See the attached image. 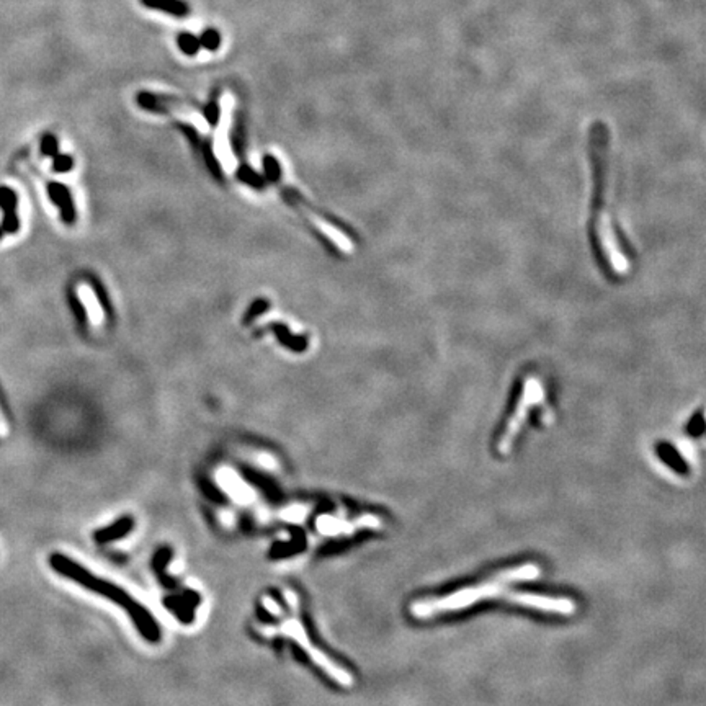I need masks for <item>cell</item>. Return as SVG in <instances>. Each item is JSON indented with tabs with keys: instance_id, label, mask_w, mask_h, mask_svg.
Masks as SVG:
<instances>
[{
	"instance_id": "7a4b0ae2",
	"label": "cell",
	"mask_w": 706,
	"mask_h": 706,
	"mask_svg": "<svg viewBox=\"0 0 706 706\" xmlns=\"http://www.w3.org/2000/svg\"><path fill=\"white\" fill-rule=\"evenodd\" d=\"M542 569L538 564H522L515 566V568L504 569L500 573L494 574L492 577L485 582L464 587L458 592H453L445 597L417 600L410 605V613L414 618L427 620L437 617L440 613L455 612V610H463L471 605L478 603L479 600L485 599H497L505 594V587L512 582H523V580H533L540 577Z\"/></svg>"
},
{
	"instance_id": "3957f363",
	"label": "cell",
	"mask_w": 706,
	"mask_h": 706,
	"mask_svg": "<svg viewBox=\"0 0 706 706\" xmlns=\"http://www.w3.org/2000/svg\"><path fill=\"white\" fill-rule=\"evenodd\" d=\"M544 398V391L542 383L538 381L537 378L527 377L525 381H522V388H520L517 403H515L514 412L510 415L507 425H505L502 435H500L499 442H497V450L500 455H507L510 453V450L514 447L515 438L522 429V425L527 420L530 410L535 404L542 403Z\"/></svg>"
},
{
	"instance_id": "8992f818",
	"label": "cell",
	"mask_w": 706,
	"mask_h": 706,
	"mask_svg": "<svg viewBox=\"0 0 706 706\" xmlns=\"http://www.w3.org/2000/svg\"><path fill=\"white\" fill-rule=\"evenodd\" d=\"M292 202L296 204V207L301 209L304 216L308 218V221L313 224V226H315V229L318 231H320V234L324 235V237H327L330 242H332L335 247H337L340 252H344V254H350L353 250V242L350 240L347 235H345L342 231H339L337 228H334L332 224H329L325 219H322L319 216V214H315L313 209H309L308 207H304V203L303 202H294L293 198H289Z\"/></svg>"
},
{
	"instance_id": "6da1fadb",
	"label": "cell",
	"mask_w": 706,
	"mask_h": 706,
	"mask_svg": "<svg viewBox=\"0 0 706 706\" xmlns=\"http://www.w3.org/2000/svg\"><path fill=\"white\" fill-rule=\"evenodd\" d=\"M608 128L603 123H595L590 129V154L595 170V211L594 239L599 257L605 270L613 277H627L631 263L623 252L612 219V200H610V162H608Z\"/></svg>"
},
{
	"instance_id": "9c48e42d",
	"label": "cell",
	"mask_w": 706,
	"mask_h": 706,
	"mask_svg": "<svg viewBox=\"0 0 706 706\" xmlns=\"http://www.w3.org/2000/svg\"><path fill=\"white\" fill-rule=\"evenodd\" d=\"M177 44H178L180 51H182L183 54H187V56H197L198 51H200L198 38L192 33H187V32L180 33L178 38H177Z\"/></svg>"
},
{
	"instance_id": "52a82bcc",
	"label": "cell",
	"mask_w": 706,
	"mask_h": 706,
	"mask_svg": "<svg viewBox=\"0 0 706 706\" xmlns=\"http://www.w3.org/2000/svg\"><path fill=\"white\" fill-rule=\"evenodd\" d=\"M77 294L80 296V299H82V304H84L85 311H87L90 324L100 327V325H102L103 320H105V314H103L102 306H100V303H98L97 294H95L93 289L90 288L87 283L79 285Z\"/></svg>"
},
{
	"instance_id": "8fae6325",
	"label": "cell",
	"mask_w": 706,
	"mask_h": 706,
	"mask_svg": "<svg viewBox=\"0 0 706 706\" xmlns=\"http://www.w3.org/2000/svg\"><path fill=\"white\" fill-rule=\"evenodd\" d=\"M0 429H5V417H4L2 407H0Z\"/></svg>"
},
{
	"instance_id": "ba28073f",
	"label": "cell",
	"mask_w": 706,
	"mask_h": 706,
	"mask_svg": "<svg viewBox=\"0 0 706 706\" xmlns=\"http://www.w3.org/2000/svg\"><path fill=\"white\" fill-rule=\"evenodd\" d=\"M141 4L144 7L160 10L177 18H183L190 13V5L185 0H141Z\"/></svg>"
},
{
	"instance_id": "5b68a950",
	"label": "cell",
	"mask_w": 706,
	"mask_h": 706,
	"mask_svg": "<svg viewBox=\"0 0 706 706\" xmlns=\"http://www.w3.org/2000/svg\"><path fill=\"white\" fill-rule=\"evenodd\" d=\"M502 597L507 600L509 603L520 605V607L542 610V612H548V613L564 615V617H570V615L575 613V610H577V605H575L573 600L563 599V597H548V595L530 594V592H515V590L505 592Z\"/></svg>"
},
{
	"instance_id": "277c9868",
	"label": "cell",
	"mask_w": 706,
	"mask_h": 706,
	"mask_svg": "<svg viewBox=\"0 0 706 706\" xmlns=\"http://www.w3.org/2000/svg\"><path fill=\"white\" fill-rule=\"evenodd\" d=\"M283 633L287 634V636H292V638H294L298 641L299 644L303 646V649L306 651V653L311 655V659L314 660L315 664L319 665L320 669L324 670V672H327L330 677H332L335 682L340 684V685H344V687H352L353 685V677L350 675L347 670L342 669V667H339L337 664L332 662L327 655H324L320 651L315 648V646H313L311 643H309V639H308V636L306 633H304V628H303V625H299L298 622H294V620H289V622L287 623H283Z\"/></svg>"
},
{
	"instance_id": "30bf717a",
	"label": "cell",
	"mask_w": 706,
	"mask_h": 706,
	"mask_svg": "<svg viewBox=\"0 0 706 706\" xmlns=\"http://www.w3.org/2000/svg\"><path fill=\"white\" fill-rule=\"evenodd\" d=\"M198 41H200V46L208 49V51H216V49L221 46V34H219L216 30H213V28L204 30L202 37L198 38Z\"/></svg>"
}]
</instances>
